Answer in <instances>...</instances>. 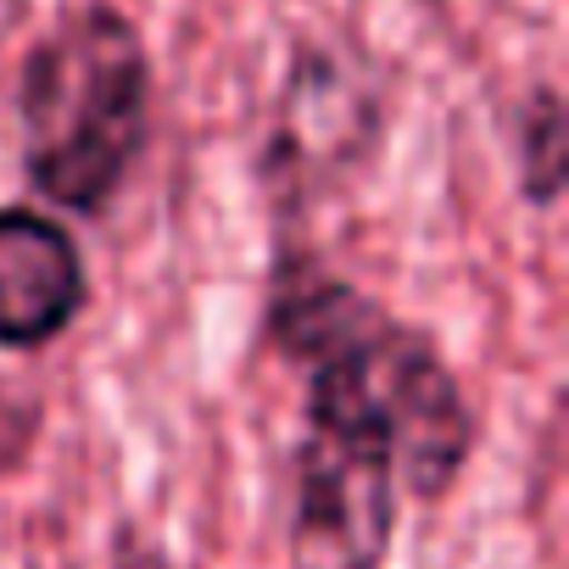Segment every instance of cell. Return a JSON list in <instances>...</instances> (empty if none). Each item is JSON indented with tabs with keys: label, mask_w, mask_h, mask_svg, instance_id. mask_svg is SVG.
<instances>
[{
	"label": "cell",
	"mask_w": 569,
	"mask_h": 569,
	"mask_svg": "<svg viewBox=\"0 0 569 569\" xmlns=\"http://www.w3.org/2000/svg\"><path fill=\"white\" fill-rule=\"evenodd\" d=\"M268 347L302 380V425L391 458L402 497H447L475 447L480 413L441 347L319 257H284L268 279Z\"/></svg>",
	"instance_id": "1"
},
{
	"label": "cell",
	"mask_w": 569,
	"mask_h": 569,
	"mask_svg": "<svg viewBox=\"0 0 569 569\" xmlns=\"http://www.w3.org/2000/svg\"><path fill=\"white\" fill-rule=\"evenodd\" d=\"M157 73L118 7H79L46 29L18 73V162L40 201L107 218L151 146Z\"/></svg>",
	"instance_id": "2"
},
{
	"label": "cell",
	"mask_w": 569,
	"mask_h": 569,
	"mask_svg": "<svg viewBox=\"0 0 569 569\" xmlns=\"http://www.w3.org/2000/svg\"><path fill=\"white\" fill-rule=\"evenodd\" d=\"M402 486L386 452L302 425L284 491L291 569H386Z\"/></svg>",
	"instance_id": "3"
},
{
	"label": "cell",
	"mask_w": 569,
	"mask_h": 569,
	"mask_svg": "<svg viewBox=\"0 0 569 569\" xmlns=\"http://www.w3.org/2000/svg\"><path fill=\"white\" fill-rule=\"evenodd\" d=\"M90 308L79 234L23 201L0 207V352H46Z\"/></svg>",
	"instance_id": "4"
},
{
	"label": "cell",
	"mask_w": 569,
	"mask_h": 569,
	"mask_svg": "<svg viewBox=\"0 0 569 569\" xmlns=\"http://www.w3.org/2000/svg\"><path fill=\"white\" fill-rule=\"evenodd\" d=\"M352 129L380 134L375 90L352 79L347 57H319V51L297 57V73L284 84V107H279L273 157L291 151L297 168L341 162V151H352Z\"/></svg>",
	"instance_id": "5"
},
{
	"label": "cell",
	"mask_w": 569,
	"mask_h": 569,
	"mask_svg": "<svg viewBox=\"0 0 569 569\" xmlns=\"http://www.w3.org/2000/svg\"><path fill=\"white\" fill-rule=\"evenodd\" d=\"M508 151H513V179L530 207H552L563 196V96L558 84H530L513 112H508Z\"/></svg>",
	"instance_id": "6"
},
{
	"label": "cell",
	"mask_w": 569,
	"mask_h": 569,
	"mask_svg": "<svg viewBox=\"0 0 569 569\" xmlns=\"http://www.w3.org/2000/svg\"><path fill=\"white\" fill-rule=\"evenodd\" d=\"M101 569H190L168 541H157L146 525H118L107 541V563Z\"/></svg>",
	"instance_id": "7"
},
{
	"label": "cell",
	"mask_w": 569,
	"mask_h": 569,
	"mask_svg": "<svg viewBox=\"0 0 569 569\" xmlns=\"http://www.w3.org/2000/svg\"><path fill=\"white\" fill-rule=\"evenodd\" d=\"M34 425H40V408H34L23 391H12L7 380H0V475H12V469L29 458Z\"/></svg>",
	"instance_id": "8"
}]
</instances>
